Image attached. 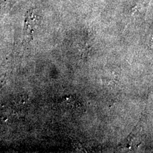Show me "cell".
<instances>
[{
    "mask_svg": "<svg viewBox=\"0 0 153 153\" xmlns=\"http://www.w3.org/2000/svg\"><path fill=\"white\" fill-rule=\"evenodd\" d=\"M38 23V18L35 16L33 12L31 11L28 13L25 21L24 27V35L27 40H31L33 38V33L35 28L37 27Z\"/></svg>",
    "mask_w": 153,
    "mask_h": 153,
    "instance_id": "6da1fadb",
    "label": "cell"
}]
</instances>
